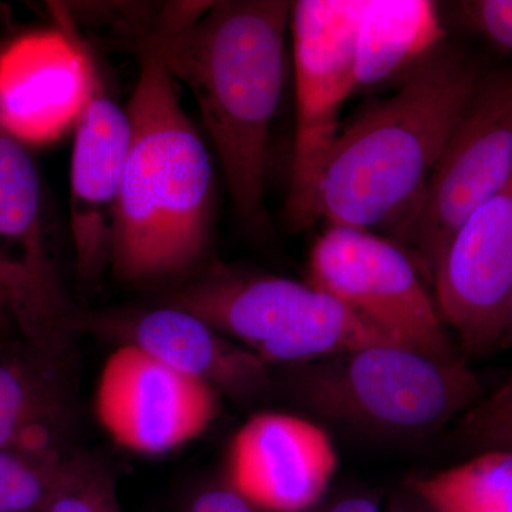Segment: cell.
Returning a JSON list of instances; mask_svg holds the SVG:
<instances>
[{
  "label": "cell",
  "instance_id": "1",
  "mask_svg": "<svg viewBox=\"0 0 512 512\" xmlns=\"http://www.w3.org/2000/svg\"><path fill=\"white\" fill-rule=\"evenodd\" d=\"M291 10L284 0L177 2L124 26L138 53L156 57L194 94L232 205L251 227L266 222V164Z\"/></svg>",
  "mask_w": 512,
  "mask_h": 512
},
{
  "label": "cell",
  "instance_id": "2",
  "mask_svg": "<svg viewBox=\"0 0 512 512\" xmlns=\"http://www.w3.org/2000/svg\"><path fill=\"white\" fill-rule=\"evenodd\" d=\"M481 76L467 55L441 46L396 92L363 107L340 128L323 168L319 221L403 234Z\"/></svg>",
  "mask_w": 512,
  "mask_h": 512
},
{
  "label": "cell",
  "instance_id": "3",
  "mask_svg": "<svg viewBox=\"0 0 512 512\" xmlns=\"http://www.w3.org/2000/svg\"><path fill=\"white\" fill-rule=\"evenodd\" d=\"M138 57L110 269L121 281L147 284L190 278L202 264L211 239L214 171L177 83L156 57Z\"/></svg>",
  "mask_w": 512,
  "mask_h": 512
},
{
  "label": "cell",
  "instance_id": "4",
  "mask_svg": "<svg viewBox=\"0 0 512 512\" xmlns=\"http://www.w3.org/2000/svg\"><path fill=\"white\" fill-rule=\"evenodd\" d=\"M286 390L312 413L369 436L424 439L483 397L466 360L377 343L284 366Z\"/></svg>",
  "mask_w": 512,
  "mask_h": 512
},
{
  "label": "cell",
  "instance_id": "5",
  "mask_svg": "<svg viewBox=\"0 0 512 512\" xmlns=\"http://www.w3.org/2000/svg\"><path fill=\"white\" fill-rule=\"evenodd\" d=\"M163 305L194 313L269 367L393 343L329 293L281 276L214 268L175 286Z\"/></svg>",
  "mask_w": 512,
  "mask_h": 512
},
{
  "label": "cell",
  "instance_id": "6",
  "mask_svg": "<svg viewBox=\"0 0 512 512\" xmlns=\"http://www.w3.org/2000/svg\"><path fill=\"white\" fill-rule=\"evenodd\" d=\"M360 0L292 2L295 141L286 222L293 231L319 222L323 168L340 133V113L356 93L355 36Z\"/></svg>",
  "mask_w": 512,
  "mask_h": 512
},
{
  "label": "cell",
  "instance_id": "7",
  "mask_svg": "<svg viewBox=\"0 0 512 512\" xmlns=\"http://www.w3.org/2000/svg\"><path fill=\"white\" fill-rule=\"evenodd\" d=\"M308 284L396 345L440 360L463 359L412 256L376 232L328 225L309 255Z\"/></svg>",
  "mask_w": 512,
  "mask_h": 512
},
{
  "label": "cell",
  "instance_id": "8",
  "mask_svg": "<svg viewBox=\"0 0 512 512\" xmlns=\"http://www.w3.org/2000/svg\"><path fill=\"white\" fill-rule=\"evenodd\" d=\"M512 183V67L483 74L402 237L420 274L434 268L456 229Z\"/></svg>",
  "mask_w": 512,
  "mask_h": 512
},
{
  "label": "cell",
  "instance_id": "9",
  "mask_svg": "<svg viewBox=\"0 0 512 512\" xmlns=\"http://www.w3.org/2000/svg\"><path fill=\"white\" fill-rule=\"evenodd\" d=\"M0 244L18 282L8 301L22 339L59 365H72L79 309L67 299L47 245L42 185L25 144L0 128Z\"/></svg>",
  "mask_w": 512,
  "mask_h": 512
},
{
  "label": "cell",
  "instance_id": "10",
  "mask_svg": "<svg viewBox=\"0 0 512 512\" xmlns=\"http://www.w3.org/2000/svg\"><path fill=\"white\" fill-rule=\"evenodd\" d=\"M94 409L114 443L160 456L197 439L214 423L221 394L143 350L121 345L101 370Z\"/></svg>",
  "mask_w": 512,
  "mask_h": 512
},
{
  "label": "cell",
  "instance_id": "11",
  "mask_svg": "<svg viewBox=\"0 0 512 512\" xmlns=\"http://www.w3.org/2000/svg\"><path fill=\"white\" fill-rule=\"evenodd\" d=\"M431 282L461 348L477 356L503 348L512 301V183L456 229Z\"/></svg>",
  "mask_w": 512,
  "mask_h": 512
},
{
  "label": "cell",
  "instance_id": "12",
  "mask_svg": "<svg viewBox=\"0 0 512 512\" xmlns=\"http://www.w3.org/2000/svg\"><path fill=\"white\" fill-rule=\"evenodd\" d=\"M76 332L134 346L165 366L210 384L237 403L264 399L274 387L271 367L194 313L163 305L136 311L77 312Z\"/></svg>",
  "mask_w": 512,
  "mask_h": 512
},
{
  "label": "cell",
  "instance_id": "13",
  "mask_svg": "<svg viewBox=\"0 0 512 512\" xmlns=\"http://www.w3.org/2000/svg\"><path fill=\"white\" fill-rule=\"evenodd\" d=\"M97 72L73 30H43L0 52V128L22 144L53 143L76 127Z\"/></svg>",
  "mask_w": 512,
  "mask_h": 512
},
{
  "label": "cell",
  "instance_id": "14",
  "mask_svg": "<svg viewBox=\"0 0 512 512\" xmlns=\"http://www.w3.org/2000/svg\"><path fill=\"white\" fill-rule=\"evenodd\" d=\"M339 458L329 434L295 414H255L229 443L224 481L269 512H305L328 495Z\"/></svg>",
  "mask_w": 512,
  "mask_h": 512
},
{
  "label": "cell",
  "instance_id": "15",
  "mask_svg": "<svg viewBox=\"0 0 512 512\" xmlns=\"http://www.w3.org/2000/svg\"><path fill=\"white\" fill-rule=\"evenodd\" d=\"M127 110L111 99L99 74L74 127L70 168V229L76 271L93 286L110 269L117 207L130 144Z\"/></svg>",
  "mask_w": 512,
  "mask_h": 512
},
{
  "label": "cell",
  "instance_id": "16",
  "mask_svg": "<svg viewBox=\"0 0 512 512\" xmlns=\"http://www.w3.org/2000/svg\"><path fill=\"white\" fill-rule=\"evenodd\" d=\"M70 372L25 340L0 345V448L66 450L72 429Z\"/></svg>",
  "mask_w": 512,
  "mask_h": 512
},
{
  "label": "cell",
  "instance_id": "17",
  "mask_svg": "<svg viewBox=\"0 0 512 512\" xmlns=\"http://www.w3.org/2000/svg\"><path fill=\"white\" fill-rule=\"evenodd\" d=\"M439 6L429 0H360L356 92L403 80L444 46Z\"/></svg>",
  "mask_w": 512,
  "mask_h": 512
},
{
  "label": "cell",
  "instance_id": "18",
  "mask_svg": "<svg viewBox=\"0 0 512 512\" xmlns=\"http://www.w3.org/2000/svg\"><path fill=\"white\" fill-rule=\"evenodd\" d=\"M433 512H512V453L484 451L407 481Z\"/></svg>",
  "mask_w": 512,
  "mask_h": 512
},
{
  "label": "cell",
  "instance_id": "19",
  "mask_svg": "<svg viewBox=\"0 0 512 512\" xmlns=\"http://www.w3.org/2000/svg\"><path fill=\"white\" fill-rule=\"evenodd\" d=\"M69 451L0 448V512H42Z\"/></svg>",
  "mask_w": 512,
  "mask_h": 512
},
{
  "label": "cell",
  "instance_id": "20",
  "mask_svg": "<svg viewBox=\"0 0 512 512\" xmlns=\"http://www.w3.org/2000/svg\"><path fill=\"white\" fill-rule=\"evenodd\" d=\"M42 512H124L113 474L89 453L64 457L55 488Z\"/></svg>",
  "mask_w": 512,
  "mask_h": 512
},
{
  "label": "cell",
  "instance_id": "21",
  "mask_svg": "<svg viewBox=\"0 0 512 512\" xmlns=\"http://www.w3.org/2000/svg\"><path fill=\"white\" fill-rule=\"evenodd\" d=\"M453 440L473 454L512 453V373L494 392L458 417Z\"/></svg>",
  "mask_w": 512,
  "mask_h": 512
},
{
  "label": "cell",
  "instance_id": "22",
  "mask_svg": "<svg viewBox=\"0 0 512 512\" xmlns=\"http://www.w3.org/2000/svg\"><path fill=\"white\" fill-rule=\"evenodd\" d=\"M456 10L466 28L512 53V0H467Z\"/></svg>",
  "mask_w": 512,
  "mask_h": 512
},
{
  "label": "cell",
  "instance_id": "23",
  "mask_svg": "<svg viewBox=\"0 0 512 512\" xmlns=\"http://www.w3.org/2000/svg\"><path fill=\"white\" fill-rule=\"evenodd\" d=\"M184 512H269L235 491L224 478L204 484L188 500Z\"/></svg>",
  "mask_w": 512,
  "mask_h": 512
},
{
  "label": "cell",
  "instance_id": "24",
  "mask_svg": "<svg viewBox=\"0 0 512 512\" xmlns=\"http://www.w3.org/2000/svg\"><path fill=\"white\" fill-rule=\"evenodd\" d=\"M305 512H383L379 495L370 491H343L326 495L315 507Z\"/></svg>",
  "mask_w": 512,
  "mask_h": 512
},
{
  "label": "cell",
  "instance_id": "25",
  "mask_svg": "<svg viewBox=\"0 0 512 512\" xmlns=\"http://www.w3.org/2000/svg\"><path fill=\"white\" fill-rule=\"evenodd\" d=\"M383 512H433L430 510L429 505L424 503L423 500L414 493L412 488L404 487L400 490L394 491L387 500L386 507Z\"/></svg>",
  "mask_w": 512,
  "mask_h": 512
},
{
  "label": "cell",
  "instance_id": "26",
  "mask_svg": "<svg viewBox=\"0 0 512 512\" xmlns=\"http://www.w3.org/2000/svg\"><path fill=\"white\" fill-rule=\"evenodd\" d=\"M10 275H12V266H10L9 262L0 254V282H2V285H5L6 282L9 281Z\"/></svg>",
  "mask_w": 512,
  "mask_h": 512
},
{
  "label": "cell",
  "instance_id": "27",
  "mask_svg": "<svg viewBox=\"0 0 512 512\" xmlns=\"http://www.w3.org/2000/svg\"><path fill=\"white\" fill-rule=\"evenodd\" d=\"M512 346V301L510 306V313H508L507 329H505V336L503 348H511Z\"/></svg>",
  "mask_w": 512,
  "mask_h": 512
},
{
  "label": "cell",
  "instance_id": "28",
  "mask_svg": "<svg viewBox=\"0 0 512 512\" xmlns=\"http://www.w3.org/2000/svg\"><path fill=\"white\" fill-rule=\"evenodd\" d=\"M5 298V289H3L2 282H0V301Z\"/></svg>",
  "mask_w": 512,
  "mask_h": 512
}]
</instances>
